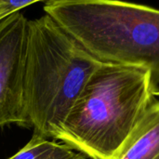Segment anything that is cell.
I'll return each instance as SVG.
<instances>
[{
	"label": "cell",
	"instance_id": "1",
	"mask_svg": "<svg viewBox=\"0 0 159 159\" xmlns=\"http://www.w3.org/2000/svg\"><path fill=\"white\" fill-rule=\"evenodd\" d=\"M157 93L150 71L102 62L54 139L91 159H116Z\"/></svg>",
	"mask_w": 159,
	"mask_h": 159
},
{
	"label": "cell",
	"instance_id": "2",
	"mask_svg": "<svg viewBox=\"0 0 159 159\" xmlns=\"http://www.w3.org/2000/svg\"><path fill=\"white\" fill-rule=\"evenodd\" d=\"M101 64L48 15L29 20L24 105L34 134L54 139Z\"/></svg>",
	"mask_w": 159,
	"mask_h": 159
},
{
	"label": "cell",
	"instance_id": "3",
	"mask_svg": "<svg viewBox=\"0 0 159 159\" xmlns=\"http://www.w3.org/2000/svg\"><path fill=\"white\" fill-rule=\"evenodd\" d=\"M43 9L102 62L151 72L159 83V10L112 0H49Z\"/></svg>",
	"mask_w": 159,
	"mask_h": 159
},
{
	"label": "cell",
	"instance_id": "4",
	"mask_svg": "<svg viewBox=\"0 0 159 159\" xmlns=\"http://www.w3.org/2000/svg\"><path fill=\"white\" fill-rule=\"evenodd\" d=\"M29 20L21 11L0 20V127L28 126L24 69Z\"/></svg>",
	"mask_w": 159,
	"mask_h": 159
},
{
	"label": "cell",
	"instance_id": "5",
	"mask_svg": "<svg viewBox=\"0 0 159 159\" xmlns=\"http://www.w3.org/2000/svg\"><path fill=\"white\" fill-rule=\"evenodd\" d=\"M116 159H159V98L146 109Z\"/></svg>",
	"mask_w": 159,
	"mask_h": 159
},
{
	"label": "cell",
	"instance_id": "6",
	"mask_svg": "<svg viewBox=\"0 0 159 159\" xmlns=\"http://www.w3.org/2000/svg\"><path fill=\"white\" fill-rule=\"evenodd\" d=\"M8 159H86V157L63 143L34 134L23 148Z\"/></svg>",
	"mask_w": 159,
	"mask_h": 159
},
{
	"label": "cell",
	"instance_id": "7",
	"mask_svg": "<svg viewBox=\"0 0 159 159\" xmlns=\"http://www.w3.org/2000/svg\"><path fill=\"white\" fill-rule=\"evenodd\" d=\"M38 3L36 0H0V20L13 14L18 11H21L23 8Z\"/></svg>",
	"mask_w": 159,
	"mask_h": 159
}]
</instances>
